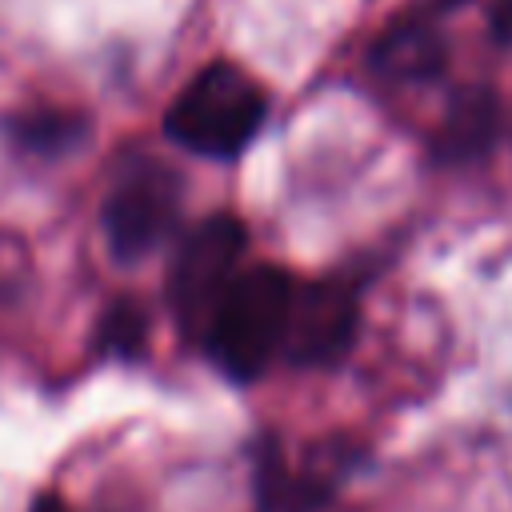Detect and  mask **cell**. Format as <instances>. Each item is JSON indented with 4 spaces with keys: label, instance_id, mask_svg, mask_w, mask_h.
Masks as SVG:
<instances>
[{
    "label": "cell",
    "instance_id": "6da1fadb",
    "mask_svg": "<svg viewBox=\"0 0 512 512\" xmlns=\"http://www.w3.org/2000/svg\"><path fill=\"white\" fill-rule=\"evenodd\" d=\"M292 292H296V280L272 264L244 268L232 280L204 336L208 356L228 380L252 384L284 352Z\"/></svg>",
    "mask_w": 512,
    "mask_h": 512
},
{
    "label": "cell",
    "instance_id": "7a4b0ae2",
    "mask_svg": "<svg viewBox=\"0 0 512 512\" xmlns=\"http://www.w3.org/2000/svg\"><path fill=\"white\" fill-rule=\"evenodd\" d=\"M264 116H268L264 88L240 64L216 60L200 68L172 100L164 116V132L184 152L208 160H232L252 144Z\"/></svg>",
    "mask_w": 512,
    "mask_h": 512
},
{
    "label": "cell",
    "instance_id": "3957f363",
    "mask_svg": "<svg viewBox=\"0 0 512 512\" xmlns=\"http://www.w3.org/2000/svg\"><path fill=\"white\" fill-rule=\"evenodd\" d=\"M180 204H184V184L176 168L144 152L124 156L112 172V184L100 208L108 252L120 264L148 260L156 248L172 240L180 224Z\"/></svg>",
    "mask_w": 512,
    "mask_h": 512
},
{
    "label": "cell",
    "instance_id": "277c9868",
    "mask_svg": "<svg viewBox=\"0 0 512 512\" xmlns=\"http://www.w3.org/2000/svg\"><path fill=\"white\" fill-rule=\"evenodd\" d=\"M244 248H248V228L232 212L204 216L180 236L168 268V304L188 340L204 344L224 292L240 276Z\"/></svg>",
    "mask_w": 512,
    "mask_h": 512
},
{
    "label": "cell",
    "instance_id": "5b68a950",
    "mask_svg": "<svg viewBox=\"0 0 512 512\" xmlns=\"http://www.w3.org/2000/svg\"><path fill=\"white\" fill-rule=\"evenodd\" d=\"M360 328V292L348 280H308L292 292L284 360L296 368H328L344 360Z\"/></svg>",
    "mask_w": 512,
    "mask_h": 512
},
{
    "label": "cell",
    "instance_id": "8992f818",
    "mask_svg": "<svg viewBox=\"0 0 512 512\" xmlns=\"http://www.w3.org/2000/svg\"><path fill=\"white\" fill-rule=\"evenodd\" d=\"M360 448L344 440L312 444L308 460L292 468L276 440L256 448V496L264 512H320L360 464Z\"/></svg>",
    "mask_w": 512,
    "mask_h": 512
},
{
    "label": "cell",
    "instance_id": "52a82bcc",
    "mask_svg": "<svg viewBox=\"0 0 512 512\" xmlns=\"http://www.w3.org/2000/svg\"><path fill=\"white\" fill-rule=\"evenodd\" d=\"M444 16L432 8H412L396 16L368 48V68L380 80L392 84H432L448 72V36H444Z\"/></svg>",
    "mask_w": 512,
    "mask_h": 512
},
{
    "label": "cell",
    "instance_id": "ba28073f",
    "mask_svg": "<svg viewBox=\"0 0 512 512\" xmlns=\"http://www.w3.org/2000/svg\"><path fill=\"white\" fill-rule=\"evenodd\" d=\"M504 132V104L488 84H468L460 92H452L428 152L436 164H472L480 156H488L496 148Z\"/></svg>",
    "mask_w": 512,
    "mask_h": 512
},
{
    "label": "cell",
    "instance_id": "9c48e42d",
    "mask_svg": "<svg viewBox=\"0 0 512 512\" xmlns=\"http://www.w3.org/2000/svg\"><path fill=\"white\" fill-rule=\"evenodd\" d=\"M8 140L28 156H68L88 140V116L72 108H32L8 120Z\"/></svg>",
    "mask_w": 512,
    "mask_h": 512
},
{
    "label": "cell",
    "instance_id": "30bf717a",
    "mask_svg": "<svg viewBox=\"0 0 512 512\" xmlns=\"http://www.w3.org/2000/svg\"><path fill=\"white\" fill-rule=\"evenodd\" d=\"M148 344V312L132 300V296H120L104 308L100 324H96V348L108 352V356H140Z\"/></svg>",
    "mask_w": 512,
    "mask_h": 512
},
{
    "label": "cell",
    "instance_id": "8fae6325",
    "mask_svg": "<svg viewBox=\"0 0 512 512\" xmlns=\"http://www.w3.org/2000/svg\"><path fill=\"white\" fill-rule=\"evenodd\" d=\"M488 24H492V40L508 48V44H512V0H496Z\"/></svg>",
    "mask_w": 512,
    "mask_h": 512
},
{
    "label": "cell",
    "instance_id": "7c38bea8",
    "mask_svg": "<svg viewBox=\"0 0 512 512\" xmlns=\"http://www.w3.org/2000/svg\"><path fill=\"white\" fill-rule=\"evenodd\" d=\"M32 512H68V504H64L56 492H40V496L32 500Z\"/></svg>",
    "mask_w": 512,
    "mask_h": 512
},
{
    "label": "cell",
    "instance_id": "4fadbf2b",
    "mask_svg": "<svg viewBox=\"0 0 512 512\" xmlns=\"http://www.w3.org/2000/svg\"><path fill=\"white\" fill-rule=\"evenodd\" d=\"M464 0H424V8H432L436 16H444V12H452V8H460Z\"/></svg>",
    "mask_w": 512,
    "mask_h": 512
}]
</instances>
